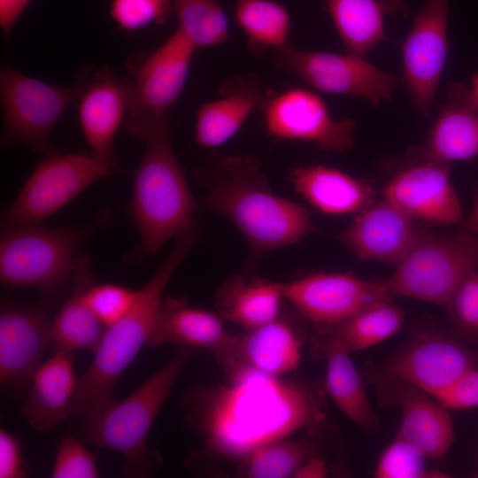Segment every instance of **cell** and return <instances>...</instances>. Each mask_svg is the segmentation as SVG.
Wrapping results in <instances>:
<instances>
[{
	"label": "cell",
	"instance_id": "6da1fadb",
	"mask_svg": "<svg viewBox=\"0 0 478 478\" xmlns=\"http://www.w3.org/2000/svg\"><path fill=\"white\" fill-rule=\"evenodd\" d=\"M187 420L204 451L242 461L258 447L311 428L323 418L303 382L243 370L226 384L200 387L186 397Z\"/></svg>",
	"mask_w": 478,
	"mask_h": 478
},
{
	"label": "cell",
	"instance_id": "7a4b0ae2",
	"mask_svg": "<svg viewBox=\"0 0 478 478\" xmlns=\"http://www.w3.org/2000/svg\"><path fill=\"white\" fill-rule=\"evenodd\" d=\"M205 189L202 204L229 220L254 259L297 243L315 228L305 206L275 195L254 155H229L195 171Z\"/></svg>",
	"mask_w": 478,
	"mask_h": 478
},
{
	"label": "cell",
	"instance_id": "3957f363",
	"mask_svg": "<svg viewBox=\"0 0 478 478\" xmlns=\"http://www.w3.org/2000/svg\"><path fill=\"white\" fill-rule=\"evenodd\" d=\"M175 240L173 250L160 262L149 281L138 290L130 310L106 328L94 351L91 364L78 377L72 414L83 422L95 418L117 400L113 397L114 387L142 347L147 344L165 289L198 240L196 227Z\"/></svg>",
	"mask_w": 478,
	"mask_h": 478
},
{
	"label": "cell",
	"instance_id": "277c9868",
	"mask_svg": "<svg viewBox=\"0 0 478 478\" xmlns=\"http://www.w3.org/2000/svg\"><path fill=\"white\" fill-rule=\"evenodd\" d=\"M128 133L145 144L134 174L129 212L140 236L139 252L153 256L195 226L197 204L173 149L169 119Z\"/></svg>",
	"mask_w": 478,
	"mask_h": 478
},
{
	"label": "cell",
	"instance_id": "5b68a950",
	"mask_svg": "<svg viewBox=\"0 0 478 478\" xmlns=\"http://www.w3.org/2000/svg\"><path fill=\"white\" fill-rule=\"evenodd\" d=\"M194 348L180 347L162 367L122 401L116 400L90 420L83 422L86 443L112 450L125 459L127 477H145L153 469L147 447L150 428Z\"/></svg>",
	"mask_w": 478,
	"mask_h": 478
},
{
	"label": "cell",
	"instance_id": "8992f818",
	"mask_svg": "<svg viewBox=\"0 0 478 478\" xmlns=\"http://www.w3.org/2000/svg\"><path fill=\"white\" fill-rule=\"evenodd\" d=\"M99 223L50 228L41 224H3L0 280L10 288L50 294L73 280L80 246Z\"/></svg>",
	"mask_w": 478,
	"mask_h": 478
},
{
	"label": "cell",
	"instance_id": "52a82bcc",
	"mask_svg": "<svg viewBox=\"0 0 478 478\" xmlns=\"http://www.w3.org/2000/svg\"><path fill=\"white\" fill-rule=\"evenodd\" d=\"M478 268V235L468 230L439 235L420 230L386 281L391 296L446 306L462 280Z\"/></svg>",
	"mask_w": 478,
	"mask_h": 478
},
{
	"label": "cell",
	"instance_id": "ba28073f",
	"mask_svg": "<svg viewBox=\"0 0 478 478\" xmlns=\"http://www.w3.org/2000/svg\"><path fill=\"white\" fill-rule=\"evenodd\" d=\"M78 93L75 84L59 87L1 66L2 145L22 144L45 156L58 153L50 143V133L77 101Z\"/></svg>",
	"mask_w": 478,
	"mask_h": 478
},
{
	"label": "cell",
	"instance_id": "9c48e42d",
	"mask_svg": "<svg viewBox=\"0 0 478 478\" xmlns=\"http://www.w3.org/2000/svg\"><path fill=\"white\" fill-rule=\"evenodd\" d=\"M119 172L117 165L90 152L46 156L4 213L3 224H41L91 184Z\"/></svg>",
	"mask_w": 478,
	"mask_h": 478
},
{
	"label": "cell",
	"instance_id": "30bf717a",
	"mask_svg": "<svg viewBox=\"0 0 478 478\" xmlns=\"http://www.w3.org/2000/svg\"><path fill=\"white\" fill-rule=\"evenodd\" d=\"M197 49L176 28L149 53L130 57V103L127 130L169 119L171 108L180 98L189 76Z\"/></svg>",
	"mask_w": 478,
	"mask_h": 478
},
{
	"label": "cell",
	"instance_id": "8fae6325",
	"mask_svg": "<svg viewBox=\"0 0 478 478\" xmlns=\"http://www.w3.org/2000/svg\"><path fill=\"white\" fill-rule=\"evenodd\" d=\"M274 65L321 92L362 97L378 106L391 100L397 77L364 57L300 50L290 43L274 51Z\"/></svg>",
	"mask_w": 478,
	"mask_h": 478
},
{
	"label": "cell",
	"instance_id": "7c38bea8",
	"mask_svg": "<svg viewBox=\"0 0 478 478\" xmlns=\"http://www.w3.org/2000/svg\"><path fill=\"white\" fill-rule=\"evenodd\" d=\"M260 110L271 137L312 143L322 151L343 152L354 145L355 120H334L323 99L312 90L269 92Z\"/></svg>",
	"mask_w": 478,
	"mask_h": 478
},
{
	"label": "cell",
	"instance_id": "4fadbf2b",
	"mask_svg": "<svg viewBox=\"0 0 478 478\" xmlns=\"http://www.w3.org/2000/svg\"><path fill=\"white\" fill-rule=\"evenodd\" d=\"M44 302H17L4 296L0 308V382L12 396L27 395L32 377L51 343Z\"/></svg>",
	"mask_w": 478,
	"mask_h": 478
},
{
	"label": "cell",
	"instance_id": "5bb4252c",
	"mask_svg": "<svg viewBox=\"0 0 478 478\" xmlns=\"http://www.w3.org/2000/svg\"><path fill=\"white\" fill-rule=\"evenodd\" d=\"M450 0H426L402 44L403 81L414 108L428 118L448 53Z\"/></svg>",
	"mask_w": 478,
	"mask_h": 478
},
{
	"label": "cell",
	"instance_id": "9a60e30c",
	"mask_svg": "<svg viewBox=\"0 0 478 478\" xmlns=\"http://www.w3.org/2000/svg\"><path fill=\"white\" fill-rule=\"evenodd\" d=\"M284 299L320 327L336 324L364 306L389 299L386 281L364 280L349 273H317L279 282Z\"/></svg>",
	"mask_w": 478,
	"mask_h": 478
},
{
	"label": "cell",
	"instance_id": "2e32d148",
	"mask_svg": "<svg viewBox=\"0 0 478 478\" xmlns=\"http://www.w3.org/2000/svg\"><path fill=\"white\" fill-rule=\"evenodd\" d=\"M78 116L90 153L117 165L112 146L126 121L130 103V80L112 69L86 66L77 73Z\"/></svg>",
	"mask_w": 478,
	"mask_h": 478
},
{
	"label": "cell",
	"instance_id": "e0dca14e",
	"mask_svg": "<svg viewBox=\"0 0 478 478\" xmlns=\"http://www.w3.org/2000/svg\"><path fill=\"white\" fill-rule=\"evenodd\" d=\"M418 161L397 171L387 182L382 198L412 220L439 225L464 221L462 207L450 178L448 164L418 152Z\"/></svg>",
	"mask_w": 478,
	"mask_h": 478
},
{
	"label": "cell",
	"instance_id": "ac0fdd59",
	"mask_svg": "<svg viewBox=\"0 0 478 478\" xmlns=\"http://www.w3.org/2000/svg\"><path fill=\"white\" fill-rule=\"evenodd\" d=\"M473 366L466 349L443 336L428 334L390 358L382 374L389 382H405L432 396Z\"/></svg>",
	"mask_w": 478,
	"mask_h": 478
},
{
	"label": "cell",
	"instance_id": "d6986e66",
	"mask_svg": "<svg viewBox=\"0 0 478 478\" xmlns=\"http://www.w3.org/2000/svg\"><path fill=\"white\" fill-rule=\"evenodd\" d=\"M238 339L225 329L220 315L191 307L184 297H167L163 299L147 345L202 348L211 351L224 369Z\"/></svg>",
	"mask_w": 478,
	"mask_h": 478
},
{
	"label": "cell",
	"instance_id": "ffe728a7",
	"mask_svg": "<svg viewBox=\"0 0 478 478\" xmlns=\"http://www.w3.org/2000/svg\"><path fill=\"white\" fill-rule=\"evenodd\" d=\"M418 232L413 220L382 197L358 212L336 238L359 259L397 266Z\"/></svg>",
	"mask_w": 478,
	"mask_h": 478
},
{
	"label": "cell",
	"instance_id": "44dd1931",
	"mask_svg": "<svg viewBox=\"0 0 478 478\" xmlns=\"http://www.w3.org/2000/svg\"><path fill=\"white\" fill-rule=\"evenodd\" d=\"M268 94L253 73L227 78L220 87L219 96L199 106L195 121V143L204 148L227 143L256 109H261Z\"/></svg>",
	"mask_w": 478,
	"mask_h": 478
},
{
	"label": "cell",
	"instance_id": "7402d4cb",
	"mask_svg": "<svg viewBox=\"0 0 478 478\" xmlns=\"http://www.w3.org/2000/svg\"><path fill=\"white\" fill-rule=\"evenodd\" d=\"M74 354L54 351L35 372L21 409L33 429L47 432L72 414L78 382Z\"/></svg>",
	"mask_w": 478,
	"mask_h": 478
},
{
	"label": "cell",
	"instance_id": "603a6c76",
	"mask_svg": "<svg viewBox=\"0 0 478 478\" xmlns=\"http://www.w3.org/2000/svg\"><path fill=\"white\" fill-rule=\"evenodd\" d=\"M302 342L293 326L278 316L239 337L224 372L227 378L243 370L283 376L301 361Z\"/></svg>",
	"mask_w": 478,
	"mask_h": 478
},
{
	"label": "cell",
	"instance_id": "cb8c5ba5",
	"mask_svg": "<svg viewBox=\"0 0 478 478\" xmlns=\"http://www.w3.org/2000/svg\"><path fill=\"white\" fill-rule=\"evenodd\" d=\"M419 153L445 164L478 155V110L466 84L456 82L449 87L446 99Z\"/></svg>",
	"mask_w": 478,
	"mask_h": 478
},
{
	"label": "cell",
	"instance_id": "d4e9b609",
	"mask_svg": "<svg viewBox=\"0 0 478 478\" xmlns=\"http://www.w3.org/2000/svg\"><path fill=\"white\" fill-rule=\"evenodd\" d=\"M402 419L398 434L428 459L443 458L451 449L455 431L448 409L427 392L401 382H390Z\"/></svg>",
	"mask_w": 478,
	"mask_h": 478
},
{
	"label": "cell",
	"instance_id": "484cf974",
	"mask_svg": "<svg viewBox=\"0 0 478 478\" xmlns=\"http://www.w3.org/2000/svg\"><path fill=\"white\" fill-rule=\"evenodd\" d=\"M289 178L295 190L325 214L359 212L373 203L375 194L366 180L323 165L298 166Z\"/></svg>",
	"mask_w": 478,
	"mask_h": 478
},
{
	"label": "cell",
	"instance_id": "4316f807",
	"mask_svg": "<svg viewBox=\"0 0 478 478\" xmlns=\"http://www.w3.org/2000/svg\"><path fill=\"white\" fill-rule=\"evenodd\" d=\"M95 278L89 257L80 253L73 275L70 295L51 319L50 339L53 351H95L107 327L86 302L85 294Z\"/></svg>",
	"mask_w": 478,
	"mask_h": 478
},
{
	"label": "cell",
	"instance_id": "83f0119b",
	"mask_svg": "<svg viewBox=\"0 0 478 478\" xmlns=\"http://www.w3.org/2000/svg\"><path fill=\"white\" fill-rule=\"evenodd\" d=\"M214 298L215 307L222 320L246 329L276 319L284 299L279 282L241 274L225 280Z\"/></svg>",
	"mask_w": 478,
	"mask_h": 478
},
{
	"label": "cell",
	"instance_id": "f1b7e54d",
	"mask_svg": "<svg viewBox=\"0 0 478 478\" xmlns=\"http://www.w3.org/2000/svg\"><path fill=\"white\" fill-rule=\"evenodd\" d=\"M323 347L327 364L325 385L330 398L355 425L366 431L374 430L378 420L351 352L331 341H325Z\"/></svg>",
	"mask_w": 478,
	"mask_h": 478
},
{
	"label": "cell",
	"instance_id": "f546056e",
	"mask_svg": "<svg viewBox=\"0 0 478 478\" xmlns=\"http://www.w3.org/2000/svg\"><path fill=\"white\" fill-rule=\"evenodd\" d=\"M405 313L389 299L374 301L345 320L320 327L325 341L338 343L350 352L375 346L395 335L402 328Z\"/></svg>",
	"mask_w": 478,
	"mask_h": 478
},
{
	"label": "cell",
	"instance_id": "4dcf8cb0",
	"mask_svg": "<svg viewBox=\"0 0 478 478\" xmlns=\"http://www.w3.org/2000/svg\"><path fill=\"white\" fill-rule=\"evenodd\" d=\"M346 53L364 57L387 38L379 0H322Z\"/></svg>",
	"mask_w": 478,
	"mask_h": 478
},
{
	"label": "cell",
	"instance_id": "1f68e13d",
	"mask_svg": "<svg viewBox=\"0 0 478 478\" xmlns=\"http://www.w3.org/2000/svg\"><path fill=\"white\" fill-rule=\"evenodd\" d=\"M235 20L247 38L251 54L262 56L289 43L291 17L274 0H235Z\"/></svg>",
	"mask_w": 478,
	"mask_h": 478
},
{
	"label": "cell",
	"instance_id": "d6a6232c",
	"mask_svg": "<svg viewBox=\"0 0 478 478\" xmlns=\"http://www.w3.org/2000/svg\"><path fill=\"white\" fill-rule=\"evenodd\" d=\"M177 29L197 48L215 47L229 38L227 16L220 0H172Z\"/></svg>",
	"mask_w": 478,
	"mask_h": 478
},
{
	"label": "cell",
	"instance_id": "836d02e7",
	"mask_svg": "<svg viewBox=\"0 0 478 478\" xmlns=\"http://www.w3.org/2000/svg\"><path fill=\"white\" fill-rule=\"evenodd\" d=\"M306 440L287 438L266 443L241 461V474L248 478L294 477L298 468L315 455Z\"/></svg>",
	"mask_w": 478,
	"mask_h": 478
},
{
	"label": "cell",
	"instance_id": "e575fe53",
	"mask_svg": "<svg viewBox=\"0 0 478 478\" xmlns=\"http://www.w3.org/2000/svg\"><path fill=\"white\" fill-rule=\"evenodd\" d=\"M426 456L398 433L382 452L374 472L375 478L446 477L444 473L429 472Z\"/></svg>",
	"mask_w": 478,
	"mask_h": 478
},
{
	"label": "cell",
	"instance_id": "d590c367",
	"mask_svg": "<svg viewBox=\"0 0 478 478\" xmlns=\"http://www.w3.org/2000/svg\"><path fill=\"white\" fill-rule=\"evenodd\" d=\"M173 12L172 0H111L110 16L127 32L165 22Z\"/></svg>",
	"mask_w": 478,
	"mask_h": 478
},
{
	"label": "cell",
	"instance_id": "8d00e7d4",
	"mask_svg": "<svg viewBox=\"0 0 478 478\" xmlns=\"http://www.w3.org/2000/svg\"><path fill=\"white\" fill-rule=\"evenodd\" d=\"M138 290L116 283L95 282L86 291V302L107 328L121 319L132 307Z\"/></svg>",
	"mask_w": 478,
	"mask_h": 478
},
{
	"label": "cell",
	"instance_id": "74e56055",
	"mask_svg": "<svg viewBox=\"0 0 478 478\" xmlns=\"http://www.w3.org/2000/svg\"><path fill=\"white\" fill-rule=\"evenodd\" d=\"M52 478H97L96 455L72 436L61 439L52 466Z\"/></svg>",
	"mask_w": 478,
	"mask_h": 478
},
{
	"label": "cell",
	"instance_id": "f35d334b",
	"mask_svg": "<svg viewBox=\"0 0 478 478\" xmlns=\"http://www.w3.org/2000/svg\"><path fill=\"white\" fill-rule=\"evenodd\" d=\"M446 307L460 326L478 330V268L462 280Z\"/></svg>",
	"mask_w": 478,
	"mask_h": 478
},
{
	"label": "cell",
	"instance_id": "ab89813d",
	"mask_svg": "<svg viewBox=\"0 0 478 478\" xmlns=\"http://www.w3.org/2000/svg\"><path fill=\"white\" fill-rule=\"evenodd\" d=\"M431 397L448 410L478 407V369L474 366L467 369L454 382Z\"/></svg>",
	"mask_w": 478,
	"mask_h": 478
},
{
	"label": "cell",
	"instance_id": "60d3db41",
	"mask_svg": "<svg viewBox=\"0 0 478 478\" xmlns=\"http://www.w3.org/2000/svg\"><path fill=\"white\" fill-rule=\"evenodd\" d=\"M29 467L22 455L20 441L5 428L0 429V478H25Z\"/></svg>",
	"mask_w": 478,
	"mask_h": 478
},
{
	"label": "cell",
	"instance_id": "b9f144b4",
	"mask_svg": "<svg viewBox=\"0 0 478 478\" xmlns=\"http://www.w3.org/2000/svg\"><path fill=\"white\" fill-rule=\"evenodd\" d=\"M31 0H0V26L9 35Z\"/></svg>",
	"mask_w": 478,
	"mask_h": 478
},
{
	"label": "cell",
	"instance_id": "7bdbcfd3",
	"mask_svg": "<svg viewBox=\"0 0 478 478\" xmlns=\"http://www.w3.org/2000/svg\"><path fill=\"white\" fill-rule=\"evenodd\" d=\"M328 470L326 462L317 454L307 459L297 471L296 478H325Z\"/></svg>",
	"mask_w": 478,
	"mask_h": 478
},
{
	"label": "cell",
	"instance_id": "ee69618b",
	"mask_svg": "<svg viewBox=\"0 0 478 478\" xmlns=\"http://www.w3.org/2000/svg\"><path fill=\"white\" fill-rule=\"evenodd\" d=\"M379 2L382 5L385 13L403 17H407L409 14L407 0H379Z\"/></svg>",
	"mask_w": 478,
	"mask_h": 478
},
{
	"label": "cell",
	"instance_id": "f6af8a7d",
	"mask_svg": "<svg viewBox=\"0 0 478 478\" xmlns=\"http://www.w3.org/2000/svg\"><path fill=\"white\" fill-rule=\"evenodd\" d=\"M466 229L478 235V192L476 194L471 212L465 222Z\"/></svg>",
	"mask_w": 478,
	"mask_h": 478
},
{
	"label": "cell",
	"instance_id": "bcb514c9",
	"mask_svg": "<svg viewBox=\"0 0 478 478\" xmlns=\"http://www.w3.org/2000/svg\"><path fill=\"white\" fill-rule=\"evenodd\" d=\"M469 93L472 103L478 110V73L474 76L472 80V87L469 88Z\"/></svg>",
	"mask_w": 478,
	"mask_h": 478
}]
</instances>
